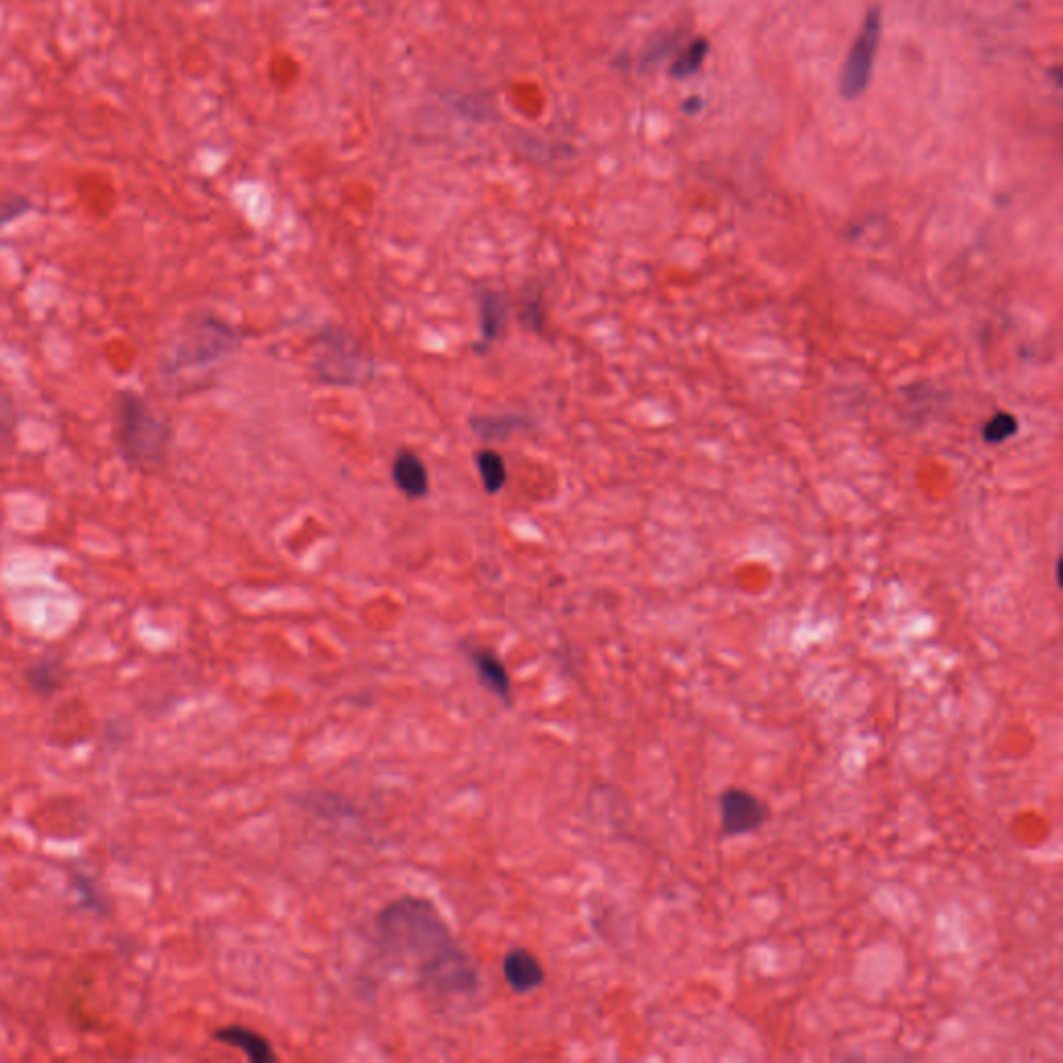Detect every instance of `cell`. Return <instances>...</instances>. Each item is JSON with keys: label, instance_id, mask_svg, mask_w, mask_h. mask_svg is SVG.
I'll return each mask as SVG.
<instances>
[{"label": "cell", "instance_id": "8992f818", "mask_svg": "<svg viewBox=\"0 0 1063 1063\" xmlns=\"http://www.w3.org/2000/svg\"><path fill=\"white\" fill-rule=\"evenodd\" d=\"M879 40H881V15L879 11H870L868 17L864 20L860 36L856 38L843 66L842 91L845 98H858L868 86Z\"/></svg>", "mask_w": 1063, "mask_h": 1063}, {"label": "cell", "instance_id": "3957f363", "mask_svg": "<svg viewBox=\"0 0 1063 1063\" xmlns=\"http://www.w3.org/2000/svg\"><path fill=\"white\" fill-rule=\"evenodd\" d=\"M242 343L240 331L210 311L196 314L181 332L164 362V377L201 370L233 354Z\"/></svg>", "mask_w": 1063, "mask_h": 1063}, {"label": "cell", "instance_id": "6da1fadb", "mask_svg": "<svg viewBox=\"0 0 1063 1063\" xmlns=\"http://www.w3.org/2000/svg\"><path fill=\"white\" fill-rule=\"evenodd\" d=\"M378 952L391 964H407L414 973L451 948L457 939L441 909L418 895H401L375 918Z\"/></svg>", "mask_w": 1063, "mask_h": 1063}, {"label": "cell", "instance_id": "9a60e30c", "mask_svg": "<svg viewBox=\"0 0 1063 1063\" xmlns=\"http://www.w3.org/2000/svg\"><path fill=\"white\" fill-rule=\"evenodd\" d=\"M17 428H20V416L15 401L7 393H0V453H7L13 449L17 441Z\"/></svg>", "mask_w": 1063, "mask_h": 1063}, {"label": "cell", "instance_id": "e0dca14e", "mask_svg": "<svg viewBox=\"0 0 1063 1063\" xmlns=\"http://www.w3.org/2000/svg\"><path fill=\"white\" fill-rule=\"evenodd\" d=\"M1016 430V420L1007 414H999L997 418L989 421V426L985 428V437L989 443H1001L1003 439H1007L1012 432Z\"/></svg>", "mask_w": 1063, "mask_h": 1063}, {"label": "cell", "instance_id": "9c48e42d", "mask_svg": "<svg viewBox=\"0 0 1063 1063\" xmlns=\"http://www.w3.org/2000/svg\"><path fill=\"white\" fill-rule=\"evenodd\" d=\"M501 970H503V978H505L508 987L517 995L534 993L536 989H540L545 985V978H547L545 966L540 964V960L526 948H513L505 953Z\"/></svg>", "mask_w": 1063, "mask_h": 1063}, {"label": "cell", "instance_id": "2e32d148", "mask_svg": "<svg viewBox=\"0 0 1063 1063\" xmlns=\"http://www.w3.org/2000/svg\"><path fill=\"white\" fill-rule=\"evenodd\" d=\"M520 320L524 322V327H528L530 331L540 332L542 327H545V308H542V302L538 297L534 300H526L522 304V310H520Z\"/></svg>", "mask_w": 1063, "mask_h": 1063}, {"label": "cell", "instance_id": "5bb4252c", "mask_svg": "<svg viewBox=\"0 0 1063 1063\" xmlns=\"http://www.w3.org/2000/svg\"><path fill=\"white\" fill-rule=\"evenodd\" d=\"M476 465L488 494L501 492L508 482V467L503 464V457L497 451L485 449L476 455Z\"/></svg>", "mask_w": 1063, "mask_h": 1063}, {"label": "cell", "instance_id": "7a4b0ae2", "mask_svg": "<svg viewBox=\"0 0 1063 1063\" xmlns=\"http://www.w3.org/2000/svg\"><path fill=\"white\" fill-rule=\"evenodd\" d=\"M112 441L121 462L137 472H155L167 464L173 447V424L133 389L112 399Z\"/></svg>", "mask_w": 1063, "mask_h": 1063}, {"label": "cell", "instance_id": "52a82bcc", "mask_svg": "<svg viewBox=\"0 0 1063 1063\" xmlns=\"http://www.w3.org/2000/svg\"><path fill=\"white\" fill-rule=\"evenodd\" d=\"M719 819L725 838H742L769 820V806L750 790L733 785L719 796Z\"/></svg>", "mask_w": 1063, "mask_h": 1063}, {"label": "cell", "instance_id": "277c9868", "mask_svg": "<svg viewBox=\"0 0 1063 1063\" xmlns=\"http://www.w3.org/2000/svg\"><path fill=\"white\" fill-rule=\"evenodd\" d=\"M416 985L426 999H467L480 991L482 976L474 957L460 941H455L416 970Z\"/></svg>", "mask_w": 1063, "mask_h": 1063}, {"label": "cell", "instance_id": "ba28073f", "mask_svg": "<svg viewBox=\"0 0 1063 1063\" xmlns=\"http://www.w3.org/2000/svg\"><path fill=\"white\" fill-rule=\"evenodd\" d=\"M465 659L469 667L474 669L478 684L492 694L505 709L513 707V687H511V675L508 664L499 659L494 650L478 644H467L464 646Z\"/></svg>", "mask_w": 1063, "mask_h": 1063}, {"label": "cell", "instance_id": "5b68a950", "mask_svg": "<svg viewBox=\"0 0 1063 1063\" xmlns=\"http://www.w3.org/2000/svg\"><path fill=\"white\" fill-rule=\"evenodd\" d=\"M318 378L332 387H357L372 378V364L352 334L339 329L322 332L314 357Z\"/></svg>", "mask_w": 1063, "mask_h": 1063}, {"label": "cell", "instance_id": "30bf717a", "mask_svg": "<svg viewBox=\"0 0 1063 1063\" xmlns=\"http://www.w3.org/2000/svg\"><path fill=\"white\" fill-rule=\"evenodd\" d=\"M215 1039L222 1042V1044H229V1047H233V1049L242 1051L249 1062H279L277 1051L272 1049V1044H270V1041L266 1039L265 1035H260V1033H258V1030H254V1028L242 1026V1024L222 1026V1028H219V1030L215 1033Z\"/></svg>", "mask_w": 1063, "mask_h": 1063}, {"label": "cell", "instance_id": "8fae6325", "mask_svg": "<svg viewBox=\"0 0 1063 1063\" xmlns=\"http://www.w3.org/2000/svg\"><path fill=\"white\" fill-rule=\"evenodd\" d=\"M391 476H393L395 487L407 499H421L428 494V488H430L428 469L414 451H410V449L399 451L398 457L393 460Z\"/></svg>", "mask_w": 1063, "mask_h": 1063}, {"label": "cell", "instance_id": "4fadbf2b", "mask_svg": "<svg viewBox=\"0 0 1063 1063\" xmlns=\"http://www.w3.org/2000/svg\"><path fill=\"white\" fill-rule=\"evenodd\" d=\"M530 421L524 416H513V414H501V416H476L469 420V428L485 441H503L510 439L511 435L526 430Z\"/></svg>", "mask_w": 1063, "mask_h": 1063}, {"label": "cell", "instance_id": "7c38bea8", "mask_svg": "<svg viewBox=\"0 0 1063 1063\" xmlns=\"http://www.w3.org/2000/svg\"><path fill=\"white\" fill-rule=\"evenodd\" d=\"M478 308H480V337H482V347H490L499 334L505 329L508 320V302L501 293L497 291H482L478 297ZM478 347V350H482Z\"/></svg>", "mask_w": 1063, "mask_h": 1063}]
</instances>
